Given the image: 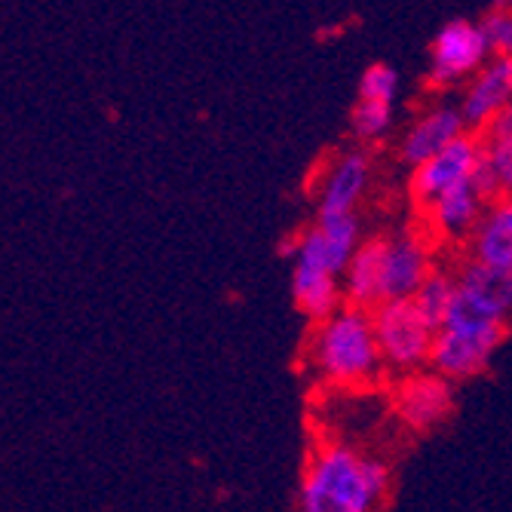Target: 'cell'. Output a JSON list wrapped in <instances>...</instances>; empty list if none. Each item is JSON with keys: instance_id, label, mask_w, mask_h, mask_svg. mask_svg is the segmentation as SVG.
Listing matches in <instances>:
<instances>
[{"instance_id": "6da1fadb", "label": "cell", "mask_w": 512, "mask_h": 512, "mask_svg": "<svg viewBox=\"0 0 512 512\" xmlns=\"http://www.w3.org/2000/svg\"><path fill=\"white\" fill-rule=\"evenodd\" d=\"M390 463L353 451L344 442L319 445L301 476L298 506L304 512H368L387 503Z\"/></svg>"}, {"instance_id": "7a4b0ae2", "label": "cell", "mask_w": 512, "mask_h": 512, "mask_svg": "<svg viewBox=\"0 0 512 512\" xmlns=\"http://www.w3.org/2000/svg\"><path fill=\"white\" fill-rule=\"evenodd\" d=\"M310 362L322 381L338 387H362L375 381L384 353L371 310L344 304L329 319L316 322L310 335Z\"/></svg>"}, {"instance_id": "3957f363", "label": "cell", "mask_w": 512, "mask_h": 512, "mask_svg": "<svg viewBox=\"0 0 512 512\" xmlns=\"http://www.w3.org/2000/svg\"><path fill=\"white\" fill-rule=\"evenodd\" d=\"M512 316V267L485 264L470 255L457 273V292L448 307L445 325L476 329Z\"/></svg>"}, {"instance_id": "277c9868", "label": "cell", "mask_w": 512, "mask_h": 512, "mask_svg": "<svg viewBox=\"0 0 512 512\" xmlns=\"http://www.w3.org/2000/svg\"><path fill=\"white\" fill-rule=\"evenodd\" d=\"M371 316H375L384 365L402 371V375L430 365V350L439 329H433L421 307L414 304V298H387L371 310Z\"/></svg>"}, {"instance_id": "5b68a950", "label": "cell", "mask_w": 512, "mask_h": 512, "mask_svg": "<svg viewBox=\"0 0 512 512\" xmlns=\"http://www.w3.org/2000/svg\"><path fill=\"white\" fill-rule=\"evenodd\" d=\"M509 335V319H497L488 325H476V329H454V325H442L433 338L430 350V368L442 371L454 384L479 378L488 371L491 359L503 347Z\"/></svg>"}, {"instance_id": "8992f818", "label": "cell", "mask_w": 512, "mask_h": 512, "mask_svg": "<svg viewBox=\"0 0 512 512\" xmlns=\"http://www.w3.org/2000/svg\"><path fill=\"white\" fill-rule=\"evenodd\" d=\"M491 56V43L479 22L451 19L439 28L430 46V83L454 86L460 80H470Z\"/></svg>"}, {"instance_id": "52a82bcc", "label": "cell", "mask_w": 512, "mask_h": 512, "mask_svg": "<svg viewBox=\"0 0 512 512\" xmlns=\"http://www.w3.org/2000/svg\"><path fill=\"white\" fill-rule=\"evenodd\" d=\"M393 408L408 430L430 433L454 414V381L436 368L430 371L414 368L396 384Z\"/></svg>"}, {"instance_id": "ba28073f", "label": "cell", "mask_w": 512, "mask_h": 512, "mask_svg": "<svg viewBox=\"0 0 512 512\" xmlns=\"http://www.w3.org/2000/svg\"><path fill=\"white\" fill-rule=\"evenodd\" d=\"M482 148L485 145H482L479 132H463L457 142H451L445 151L433 154L424 163L411 166V181H408L411 200L421 209H427L442 191L454 188V184H460V181H470Z\"/></svg>"}, {"instance_id": "9c48e42d", "label": "cell", "mask_w": 512, "mask_h": 512, "mask_svg": "<svg viewBox=\"0 0 512 512\" xmlns=\"http://www.w3.org/2000/svg\"><path fill=\"white\" fill-rule=\"evenodd\" d=\"M359 221L356 212L347 215H332V218H316L313 227H307L298 237V255L295 261L301 264H313V267H325L332 273H344L347 261L353 258V252L359 249Z\"/></svg>"}, {"instance_id": "30bf717a", "label": "cell", "mask_w": 512, "mask_h": 512, "mask_svg": "<svg viewBox=\"0 0 512 512\" xmlns=\"http://www.w3.org/2000/svg\"><path fill=\"white\" fill-rule=\"evenodd\" d=\"M512 102V56H491L467 83L460 99L463 120L473 132H482L497 111Z\"/></svg>"}, {"instance_id": "8fae6325", "label": "cell", "mask_w": 512, "mask_h": 512, "mask_svg": "<svg viewBox=\"0 0 512 512\" xmlns=\"http://www.w3.org/2000/svg\"><path fill=\"white\" fill-rule=\"evenodd\" d=\"M430 270H433V252L421 234L402 230V234H393L387 240V258H384L387 298H411L430 276Z\"/></svg>"}, {"instance_id": "7c38bea8", "label": "cell", "mask_w": 512, "mask_h": 512, "mask_svg": "<svg viewBox=\"0 0 512 512\" xmlns=\"http://www.w3.org/2000/svg\"><path fill=\"white\" fill-rule=\"evenodd\" d=\"M463 132H473L467 126V120H463V111L454 105H436L421 120H414V126L402 135L399 157H402V163L417 166V163L430 160L433 154L445 151Z\"/></svg>"}, {"instance_id": "4fadbf2b", "label": "cell", "mask_w": 512, "mask_h": 512, "mask_svg": "<svg viewBox=\"0 0 512 512\" xmlns=\"http://www.w3.org/2000/svg\"><path fill=\"white\" fill-rule=\"evenodd\" d=\"M387 240L390 237H368L359 243L353 258L347 261L341 273L344 301L353 307L375 310L381 301H387L384 289V258H387Z\"/></svg>"}, {"instance_id": "5bb4252c", "label": "cell", "mask_w": 512, "mask_h": 512, "mask_svg": "<svg viewBox=\"0 0 512 512\" xmlns=\"http://www.w3.org/2000/svg\"><path fill=\"white\" fill-rule=\"evenodd\" d=\"M368 175H371V160H368L365 151L344 154L332 166L329 178H325V184H322L316 218H332V215L353 212L356 203L362 200L365 188H368Z\"/></svg>"}, {"instance_id": "9a60e30c", "label": "cell", "mask_w": 512, "mask_h": 512, "mask_svg": "<svg viewBox=\"0 0 512 512\" xmlns=\"http://www.w3.org/2000/svg\"><path fill=\"white\" fill-rule=\"evenodd\" d=\"M292 301L310 322L329 319L347 304L338 273L325 267H313V264H301V261H295V270H292Z\"/></svg>"}, {"instance_id": "2e32d148", "label": "cell", "mask_w": 512, "mask_h": 512, "mask_svg": "<svg viewBox=\"0 0 512 512\" xmlns=\"http://www.w3.org/2000/svg\"><path fill=\"white\" fill-rule=\"evenodd\" d=\"M424 212L439 237L460 240V237L473 234V227L479 224V218L485 212V200L476 194L470 181H460L454 188L442 191Z\"/></svg>"}, {"instance_id": "e0dca14e", "label": "cell", "mask_w": 512, "mask_h": 512, "mask_svg": "<svg viewBox=\"0 0 512 512\" xmlns=\"http://www.w3.org/2000/svg\"><path fill=\"white\" fill-rule=\"evenodd\" d=\"M470 255L485 264L512 267V194L485 203V212L470 234Z\"/></svg>"}, {"instance_id": "ac0fdd59", "label": "cell", "mask_w": 512, "mask_h": 512, "mask_svg": "<svg viewBox=\"0 0 512 512\" xmlns=\"http://www.w3.org/2000/svg\"><path fill=\"white\" fill-rule=\"evenodd\" d=\"M454 292H457V273L451 276V273L433 267L430 276L421 283V289H417L411 298H414L417 307H421V313L430 319L433 329H442L445 316H448V307L454 301Z\"/></svg>"}, {"instance_id": "d6986e66", "label": "cell", "mask_w": 512, "mask_h": 512, "mask_svg": "<svg viewBox=\"0 0 512 512\" xmlns=\"http://www.w3.org/2000/svg\"><path fill=\"white\" fill-rule=\"evenodd\" d=\"M350 126L359 142H378V138H384L393 126V102L359 99V105L353 108Z\"/></svg>"}, {"instance_id": "ffe728a7", "label": "cell", "mask_w": 512, "mask_h": 512, "mask_svg": "<svg viewBox=\"0 0 512 512\" xmlns=\"http://www.w3.org/2000/svg\"><path fill=\"white\" fill-rule=\"evenodd\" d=\"M399 96V74L393 65L387 62H375L368 65L359 77V99H371V102H396Z\"/></svg>"}, {"instance_id": "44dd1931", "label": "cell", "mask_w": 512, "mask_h": 512, "mask_svg": "<svg viewBox=\"0 0 512 512\" xmlns=\"http://www.w3.org/2000/svg\"><path fill=\"white\" fill-rule=\"evenodd\" d=\"M494 56H512V10H500L491 7L485 13V19L479 22Z\"/></svg>"}, {"instance_id": "7402d4cb", "label": "cell", "mask_w": 512, "mask_h": 512, "mask_svg": "<svg viewBox=\"0 0 512 512\" xmlns=\"http://www.w3.org/2000/svg\"><path fill=\"white\" fill-rule=\"evenodd\" d=\"M470 184H473L476 194H479L485 203H491V200H497V197L506 194V191H503V178H500V172H497V166H494V160L488 157L485 148H482V154H479V160H476V166H473Z\"/></svg>"}, {"instance_id": "603a6c76", "label": "cell", "mask_w": 512, "mask_h": 512, "mask_svg": "<svg viewBox=\"0 0 512 512\" xmlns=\"http://www.w3.org/2000/svg\"><path fill=\"white\" fill-rule=\"evenodd\" d=\"M479 135H482V142H485V145L512 142V102H509L503 111H497V114L491 117V123H488Z\"/></svg>"}, {"instance_id": "cb8c5ba5", "label": "cell", "mask_w": 512, "mask_h": 512, "mask_svg": "<svg viewBox=\"0 0 512 512\" xmlns=\"http://www.w3.org/2000/svg\"><path fill=\"white\" fill-rule=\"evenodd\" d=\"M485 145V142H482ZM488 157L494 160L500 178H503V191L512 194V142H497V145H485Z\"/></svg>"}, {"instance_id": "d4e9b609", "label": "cell", "mask_w": 512, "mask_h": 512, "mask_svg": "<svg viewBox=\"0 0 512 512\" xmlns=\"http://www.w3.org/2000/svg\"><path fill=\"white\" fill-rule=\"evenodd\" d=\"M279 255H283V258H295V255H298V237L279 243Z\"/></svg>"}, {"instance_id": "484cf974", "label": "cell", "mask_w": 512, "mask_h": 512, "mask_svg": "<svg viewBox=\"0 0 512 512\" xmlns=\"http://www.w3.org/2000/svg\"><path fill=\"white\" fill-rule=\"evenodd\" d=\"M491 7H500V10H512V0H491Z\"/></svg>"}]
</instances>
